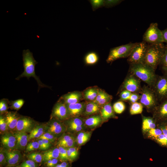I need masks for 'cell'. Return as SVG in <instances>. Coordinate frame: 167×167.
<instances>
[{
    "label": "cell",
    "instance_id": "ac0fdd59",
    "mask_svg": "<svg viewBox=\"0 0 167 167\" xmlns=\"http://www.w3.org/2000/svg\"><path fill=\"white\" fill-rule=\"evenodd\" d=\"M112 98L111 95L103 90L99 89L97 96L93 101L100 106L102 107L105 104L111 102Z\"/></svg>",
    "mask_w": 167,
    "mask_h": 167
},
{
    "label": "cell",
    "instance_id": "9f6ffc18",
    "mask_svg": "<svg viewBox=\"0 0 167 167\" xmlns=\"http://www.w3.org/2000/svg\"><path fill=\"white\" fill-rule=\"evenodd\" d=\"M48 149L51 146V143L48 140L45 139H41Z\"/></svg>",
    "mask_w": 167,
    "mask_h": 167
},
{
    "label": "cell",
    "instance_id": "c3c4849f",
    "mask_svg": "<svg viewBox=\"0 0 167 167\" xmlns=\"http://www.w3.org/2000/svg\"><path fill=\"white\" fill-rule=\"evenodd\" d=\"M24 101L22 99H19L13 102L12 105L13 108L15 109L18 110L23 106Z\"/></svg>",
    "mask_w": 167,
    "mask_h": 167
},
{
    "label": "cell",
    "instance_id": "6da1fadb",
    "mask_svg": "<svg viewBox=\"0 0 167 167\" xmlns=\"http://www.w3.org/2000/svg\"><path fill=\"white\" fill-rule=\"evenodd\" d=\"M155 71L144 63L130 65L128 73L132 74L152 88L157 75Z\"/></svg>",
    "mask_w": 167,
    "mask_h": 167
},
{
    "label": "cell",
    "instance_id": "b9f144b4",
    "mask_svg": "<svg viewBox=\"0 0 167 167\" xmlns=\"http://www.w3.org/2000/svg\"><path fill=\"white\" fill-rule=\"evenodd\" d=\"M156 142L162 146H167V137L163 133L155 139Z\"/></svg>",
    "mask_w": 167,
    "mask_h": 167
},
{
    "label": "cell",
    "instance_id": "f6af8a7d",
    "mask_svg": "<svg viewBox=\"0 0 167 167\" xmlns=\"http://www.w3.org/2000/svg\"><path fill=\"white\" fill-rule=\"evenodd\" d=\"M8 129V126L5 118L1 116L0 117V130L1 132H6Z\"/></svg>",
    "mask_w": 167,
    "mask_h": 167
},
{
    "label": "cell",
    "instance_id": "60d3db41",
    "mask_svg": "<svg viewBox=\"0 0 167 167\" xmlns=\"http://www.w3.org/2000/svg\"><path fill=\"white\" fill-rule=\"evenodd\" d=\"M123 0H105L104 6L109 8L115 6L122 2Z\"/></svg>",
    "mask_w": 167,
    "mask_h": 167
},
{
    "label": "cell",
    "instance_id": "3957f363",
    "mask_svg": "<svg viewBox=\"0 0 167 167\" xmlns=\"http://www.w3.org/2000/svg\"><path fill=\"white\" fill-rule=\"evenodd\" d=\"M23 57L24 71L20 76L26 77L28 78L30 77H33L36 80L39 86L45 87L35 74V66L37 62L34 58L32 53L29 49L24 50L23 52Z\"/></svg>",
    "mask_w": 167,
    "mask_h": 167
},
{
    "label": "cell",
    "instance_id": "d6986e66",
    "mask_svg": "<svg viewBox=\"0 0 167 167\" xmlns=\"http://www.w3.org/2000/svg\"><path fill=\"white\" fill-rule=\"evenodd\" d=\"M57 143L59 146L66 148L73 147L75 143V139L71 135H64L60 138Z\"/></svg>",
    "mask_w": 167,
    "mask_h": 167
},
{
    "label": "cell",
    "instance_id": "5bb4252c",
    "mask_svg": "<svg viewBox=\"0 0 167 167\" xmlns=\"http://www.w3.org/2000/svg\"><path fill=\"white\" fill-rule=\"evenodd\" d=\"M34 122L31 119L28 118H19L16 127L17 131L27 132H30L33 128Z\"/></svg>",
    "mask_w": 167,
    "mask_h": 167
},
{
    "label": "cell",
    "instance_id": "d6a6232c",
    "mask_svg": "<svg viewBox=\"0 0 167 167\" xmlns=\"http://www.w3.org/2000/svg\"><path fill=\"white\" fill-rule=\"evenodd\" d=\"M159 65L165 75H167V46L166 45L165 50Z\"/></svg>",
    "mask_w": 167,
    "mask_h": 167
},
{
    "label": "cell",
    "instance_id": "ffe728a7",
    "mask_svg": "<svg viewBox=\"0 0 167 167\" xmlns=\"http://www.w3.org/2000/svg\"><path fill=\"white\" fill-rule=\"evenodd\" d=\"M114 112L111 102L106 104L102 106L101 109V117L104 120H107L110 118H115L116 116Z\"/></svg>",
    "mask_w": 167,
    "mask_h": 167
},
{
    "label": "cell",
    "instance_id": "7dc6e473",
    "mask_svg": "<svg viewBox=\"0 0 167 167\" xmlns=\"http://www.w3.org/2000/svg\"><path fill=\"white\" fill-rule=\"evenodd\" d=\"M140 95L139 93H132L129 100V102L131 104H132L136 102L139 100L140 98Z\"/></svg>",
    "mask_w": 167,
    "mask_h": 167
},
{
    "label": "cell",
    "instance_id": "4dcf8cb0",
    "mask_svg": "<svg viewBox=\"0 0 167 167\" xmlns=\"http://www.w3.org/2000/svg\"><path fill=\"white\" fill-rule=\"evenodd\" d=\"M91 134L90 132H80L76 138L78 144L81 145L86 143L90 138Z\"/></svg>",
    "mask_w": 167,
    "mask_h": 167
},
{
    "label": "cell",
    "instance_id": "52a82bcc",
    "mask_svg": "<svg viewBox=\"0 0 167 167\" xmlns=\"http://www.w3.org/2000/svg\"><path fill=\"white\" fill-rule=\"evenodd\" d=\"M143 40L148 45L164 43L161 30L157 23L150 24L143 36Z\"/></svg>",
    "mask_w": 167,
    "mask_h": 167
},
{
    "label": "cell",
    "instance_id": "5b68a950",
    "mask_svg": "<svg viewBox=\"0 0 167 167\" xmlns=\"http://www.w3.org/2000/svg\"><path fill=\"white\" fill-rule=\"evenodd\" d=\"M137 43L130 42L111 48L106 60V62L109 63L118 59L128 58Z\"/></svg>",
    "mask_w": 167,
    "mask_h": 167
},
{
    "label": "cell",
    "instance_id": "d4e9b609",
    "mask_svg": "<svg viewBox=\"0 0 167 167\" xmlns=\"http://www.w3.org/2000/svg\"><path fill=\"white\" fill-rule=\"evenodd\" d=\"M100 106L93 101L88 102L85 107L84 113L87 115L93 114L98 113Z\"/></svg>",
    "mask_w": 167,
    "mask_h": 167
},
{
    "label": "cell",
    "instance_id": "9a60e30c",
    "mask_svg": "<svg viewBox=\"0 0 167 167\" xmlns=\"http://www.w3.org/2000/svg\"><path fill=\"white\" fill-rule=\"evenodd\" d=\"M53 113L54 116L60 120L66 119L69 116L67 106L61 103L56 104L54 108Z\"/></svg>",
    "mask_w": 167,
    "mask_h": 167
},
{
    "label": "cell",
    "instance_id": "7402d4cb",
    "mask_svg": "<svg viewBox=\"0 0 167 167\" xmlns=\"http://www.w3.org/2000/svg\"><path fill=\"white\" fill-rule=\"evenodd\" d=\"M68 124L70 129L76 132L82 130L84 128V122L83 120L77 117L70 120Z\"/></svg>",
    "mask_w": 167,
    "mask_h": 167
},
{
    "label": "cell",
    "instance_id": "d590c367",
    "mask_svg": "<svg viewBox=\"0 0 167 167\" xmlns=\"http://www.w3.org/2000/svg\"><path fill=\"white\" fill-rule=\"evenodd\" d=\"M88 1L90 3L93 11L104 6L105 0H90Z\"/></svg>",
    "mask_w": 167,
    "mask_h": 167
},
{
    "label": "cell",
    "instance_id": "4316f807",
    "mask_svg": "<svg viewBox=\"0 0 167 167\" xmlns=\"http://www.w3.org/2000/svg\"><path fill=\"white\" fill-rule=\"evenodd\" d=\"M45 129L42 125H38L34 127L30 132L29 139L39 138L44 133Z\"/></svg>",
    "mask_w": 167,
    "mask_h": 167
},
{
    "label": "cell",
    "instance_id": "ab89813d",
    "mask_svg": "<svg viewBox=\"0 0 167 167\" xmlns=\"http://www.w3.org/2000/svg\"><path fill=\"white\" fill-rule=\"evenodd\" d=\"M54 135L48 132L44 133L41 136L38 138V139H45L48 140L50 143L54 142L56 139Z\"/></svg>",
    "mask_w": 167,
    "mask_h": 167
},
{
    "label": "cell",
    "instance_id": "836d02e7",
    "mask_svg": "<svg viewBox=\"0 0 167 167\" xmlns=\"http://www.w3.org/2000/svg\"><path fill=\"white\" fill-rule=\"evenodd\" d=\"M28 159L31 160L36 163H40L43 161V156L38 152H32L27 155Z\"/></svg>",
    "mask_w": 167,
    "mask_h": 167
},
{
    "label": "cell",
    "instance_id": "603a6c76",
    "mask_svg": "<svg viewBox=\"0 0 167 167\" xmlns=\"http://www.w3.org/2000/svg\"><path fill=\"white\" fill-rule=\"evenodd\" d=\"M43 161L46 162L54 158H58L59 156L58 148H54L44 152L42 154Z\"/></svg>",
    "mask_w": 167,
    "mask_h": 167
},
{
    "label": "cell",
    "instance_id": "e575fe53",
    "mask_svg": "<svg viewBox=\"0 0 167 167\" xmlns=\"http://www.w3.org/2000/svg\"><path fill=\"white\" fill-rule=\"evenodd\" d=\"M115 112L118 114L122 113L125 109V105L122 101H119L115 103L113 106Z\"/></svg>",
    "mask_w": 167,
    "mask_h": 167
},
{
    "label": "cell",
    "instance_id": "e0dca14e",
    "mask_svg": "<svg viewBox=\"0 0 167 167\" xmlns=\"http://www.w3.org/2000/svg\"><path fill=\"white\" fill-rule=\"evenodd\" d=\"M69 116L76 117L81 114L85 109V105L83 103H77L67 104Z\"/></svg>",
    "mask_w": 167,
    "mask_h": 167
},
{
    "label": "cell",
    "instance_id": "f35d334b",
    "mask_svg": "<svg viewBox=\"0 0 167 167\" xmlns=\"http://www.w3.org/2000/svg\"><path fill=\"white\" fill-rule=\"evenodd\" d=\"M148 132L149 137L155 139L162 134L161 130L160 128H154L150 130Z\"/></svg>",
    "mask_w": 167,
    "mask_h": 167
},
{
    "label": "cell",
    "instance_id": "1f68e13d",
    "mask_svg": "<svg viewBox=\"0 0 167 167\" xmlns=\"http://www.w3.org/2000/svg\"><path fill=\"white\" fill-rule=\"evenodd\" d=\"M143 106L140 102H136L131 104L130 108V112L131 115L141 113L143 110Z\"/></svg>",
    "mask_w": 167,
    "mask_h": 167
},
{
    "label": "cell",
    "instance_id": "8fae6325",
    "mask_svg": "<svg viewBox=\"0 0 167 167\" xmlns=\"http://www.w3.org/2000/svg\"><path fill=\"white\" fill-rule=\"evenodd\" d=\"M8 166H15L21 161L22 155L19 150L14 149L11 151L4 150Z\"/></svg>",
    "mask_w": 167,
    "mask_h": 167
},
{
    "label": "cell",
    "instance_id": "7a4b0ae2",
    "mask_svg": "<svg viewBox=\"0 0 167 167\" xmlns=\"http://www.w3.org/2000/svg\"><path fill=\"white\" fill-rule=\"evenodd\" d=\"M165 48L164 43L148 44L143 63L155 71L159 65Z\"/></svg>",
    "mask_w": 167,
    "mask_h": 167
},
{
    "label": "cell",
    "instance_id": "680465c9",
    "mask_svg": "<svg viewBox=\"0 0 167 167\" xmlns=\"http://www.w3.org/2000/svg\"><path fill=\"white\" fill-rule=\"evenodd\" d=\"M8 167H20V166H8Z\"/></svg>",
    "mask_w": 167,
    "mask_h": 167
},
{
    "label": "cell",
    "instance_id": "ba28073f",
    "mask_svg": "<svg viewBox=\"0 0 167 167\" xmlns=\"http://www.w3.org/2000/svg\"><path fill=\"white\" fill-rule=\"evenodd\" d=\"M159 101L167 99V75L157 76L155 83L152 88Z\"/></svg>",
    "mask_w": 167,
    "mask_h": 167
},
{
    "label": "cell",
    "instance_id": "bcb514c9",
    "mask_svg": "<svg viewBox=\"0 0 167 167\" xmlns=\"http://www.w3.org/2000/svg\"><path fill=\"white\" fill-rule=\"evenodd\" d=\"M0 164L1 166H4L7 164V161L6 154L4 150L0 148Z\"/></svg>",
    "mask_w": 167,
    "mask_h": 167
},
{
    "label": "cell",
    "instance_id": "8d00e7d4",
    "mask_svg": "<svg viewBox=\"0 0 167 167\" xmlns=\"http://www.w3.org/2000/svg\"><path fill=\"white\" fill-rule=\"evenodd\" d=\"M58 148L59 151V158L60 160L63 162L70 161L67 154L66 148L59 146Z\"/></svg>",
    "mask_w": 167,
    "mask_h": 167
},
{
    "label": "cell",
    "instance_id": "11a10c76",
    "mask_svg": "<svg viewBox=\"0 0 167 167\" xmlns=\"http://www.w3.org/2000/svg\"><path fill=\"white\" fill-rule=\"evenodd\" d=\"M38 142L39 145V149L41 150H45L47 149V148L41 139L38 140Z\"/></svg>",
    "mask_w": 167,
    "mask_h": 167
},
{
    "label": "cell",
    "instance_id": "db71d44e",
    "mask_svg": "<svg viewBox=\"0 0 167 167\" xmlns=\"http://www.w3.org/2000/svg\"><path fill=\"white\" fill-rule=\"evenodd\" d=\"M163 43H166L167 46V28L164 30H161Z\"/></svg>",
    "mask_w": 167,
    "mask_h": 167
},
{
    "label": "cell",
    "instance_id": "4fadbf2b",
    "mask_svg": "<svg viewBox=\"0 0 167 167\" xmlns=\"http://www.w3.org/2000/svg\"><path fill=\"white\" fill-rule=\"evenodd\" d=\"M14 134L16 139L15 149H24L29 140V135L26 132L18 131H16Z\"/></svg>",
    "mask_w": 167,
    "mask_h": 167
},
{
    "label": "cell",
    "instance_id": "2e32d148",
    "mask_svg": "<svg viewBox=\"0 0 167 167\" xmlns=\"http://www.w3.org/2000/svg\"><path fill=\"white\" fill-rule=\"evenodd\" d=\"M45 128L47 132L55 135L63 133L66 129L64 125L61 122L57 120L51 122Z\"/></svg>",
    "mask_w": 167,
    "mask_h": 167
},
{
    "label": "cell",
    "instance_id": "44dd1931",
    "mask_svg": "<svg viewBox=\"0 0 167 167\" xmlns=\"http://www.w3.org/2000/svg\"><path fill=\"white\" fill-rule=\"evenodd\" d=\"M154 118L142 116V129L143 132H148L150 130L155 128L156 121Z\"/></svg>",
    "mask_w": 167,
    "mask_h": 167
},
{
    "label": "cell",
    "instance_id": "f1b7e54d",
    "mask_svg": "<svg viewBox=\"0 0 167 167\" xmlns=\"http://www.w3.org/2000/svg\"><path fill=\"white\" fill-rule=\"evenodd\" d=\"M99 89L96 88H89L84 93V98L87 100L94 101L96 99Z\"/></svg>",
    "mask_w": 167,
    "mask_h": 167
},
{
    "label": "cell",
    "instance_id": "9c48e42d",
    "mask_svg": "<svg viewBox=\"0 0 167 167\" xmlns=\"http://www.w3.org/2000/svg\"><path fill=\"white\" fill-rule=\"evenodd\" d=\"M122 91L126 90L131 93H140L142 87L140 79L128 73L122 85Z\"/></svg>",
    "mask_w": 167,
    "mask_h": 167
},
{
    "label": "cell",
    "instance_id": "7bdbcfd3",
    "mask_svg": "<svg viewBox=\"0 0 167 167\" xmlns=\"http://www.w3.org/2000/svg\"><path fill=\"white\" fill-rule=\"evenodd\" d=\"M131 93V92L126 90L122 91L120 94V101H128Z\"/></svg>",
    "mask_w": 167,
    "mask_h": 167
},
{
    "label": "cell",
    "instance_id": "91938a15",
    "mask_svg": "<svg viewBox=\"0 0 167 167\" xmlns=\"http://www.w3.org/2000/svg\"><path fill=\"white\" fill-rule=\"evenodd\" d=\"M166 124H167V123H166Z\"/></svg>",
    "mask_w": 167,
    "mask_h": 167
},
{
    "label": "cell",
    "instance_id": "30bf717a",
    "mask_svg": "<svg viewBox=\"0 0 167 167\" xmlns=\"http://www.w3.org/2000/svg\"><path fill=\"white\" fill-rule=\"evenodd\" d=\"M154 118L160 123H167V99L161 102L154 110Z\"/></svg>",
    "mask_w": 167,
    "mask_h": 167
},
{
    "label": "cell",
    "instance_id": "f5cc1de1",
    "mask_svg": "<svg viewBox=\"0 0 167 167\" xmlns=\"http://www.w3.org/2000/svg\"><path fill=\"white\" fill-rule=\"evenodd\" d=\"M7 109V105L4 101H1L0 102V111L1 113L5 112Z\"/></svg>",
    "mask_w": 167,
    "mask_h": 167
},
{
    "label": "cell",
    "instance_id": "6f0895ef",
    "mask_svg": "<svg viewBox=\"0 0 167 167\" xmlns=\"http://www.w3.org/2000/svg\"><path fill=\"white\" fill-rule=\"evenodd\" d=\"M68 165L66 161H63L61 164H57L54 167H68Z\"/></svg>",
    "mask_w": 167,
    "mask_h": 167
},
{
    "label": "cell",
    "instance_id": "f907efd6",
    "mask_svg": "<svg viewBox=\"0 0 167 167\" xmlns=\"http://www.w3.org/2000/svg\"><path fill=\"white\" fill-rule=\"evenodd\" d=\"M167 123H160L159 128L162 131V133L167 137Z\"/></svg>",
    "mask_w": 167,
    "mask_h": 167
},
{
    "label": "cell",
    "instance_id": "ee69618b",
    "mask_svg": "<svg viewBox=\"0 0 167 167\" xmlns=\"http://www.w3.org/2000/svg\"><path fill=\"white\" fill-rule=\"evenodd\" d=\"M20 167H37L36 163L30 159L23 161L19 166Z\"/></svg>",
    "mask_w": 167,
    "mask_h": 167
},
{
    "label": "cell",
    "instance_id": "8992f818",
    "mask_svg": "<svg viewBox=\"0 0 167 167\" xmlns=\"http://www.w3.org/2000/svg\"><path fill=\"white\" fill-rule=\"evenodd\" d=\"M148 44L143 41L137 43L131 54L127 58V62L130 65L143 63Z\"/></svg>",
    "mask_w": 167,
    "mask_h": 167
},
{
    "label": "cell",
    "instance_id": "484cf974",
    "mask_svg": "<svg viewBox=\"0 0 167 167\" xmlns=\"http://www.w3.org/2000/svg\"><path fill=\"white\" fill-rule=\"evenodd\" d=\"M82 96L81 93L74 92L66 95L64 97L65 102L67 104L79 102Z\"/></svg>",
    "mask_w": 167,
    "mask_h": 167
},
{
    "label": "cell",
    "instance_id": "681fc988",
    "mask_svg": "<svg viewBox=\"0 0 167 167\" xmlns=\"http://www.w3.org/2000/svg\"><path fill=\"white\" fill-rule=\"evenodd\" d=\"M58 161V158H54L49 160L46 162V165L47 167H54Z\"/></svg>",
    "mask_w": 167,
    "mask_h": 167
},
{
    "label": "cell",
    "instance_id": "816d5d0a",
    "mask_svg": "<svg viewBox=\"0 0 167 167\" xmlns=\"http://www.w3.org/2000/svg\"><path fill=\"white\" fill-rule=\"evenodd\" d=\"M70 151L71 154L75 159L77 156L78 154V149L76 147H72L67 148Z\"/></svg>",
    "mask_w": 167,
    "mask_h": 167
},
{
    "label": "cell",
    "instance_id": "f546056e",
    "mask_svg": "<svg viewBox=\"0 0 167 167\" xmlns=\"http://www.w3.org/2000/svg\"><path fill=\"white\" fill-rule=\"evenodd\" d=\"M98 56L95 52H91L88 53L84 58L85 63L88 65H92L96 64L98 60Z\"/></svg>",
    "mask_w": 167,
    "mask_h": 167
},
{
    "label": "cell",
    "instance_id": "7c38bea8",
    "mask_svg": "<svg viewBox=\"0 0 167 167\" xmlns=\"http://www.w3.org/2000/svg\"><path fill=\"white\" fill-rule=\"evenodd\" d=\"M1 142L4 147L8 150L15 149L16 139L14 134L6 133L1 137Z\"/></svg>",
    "mask_w": 167,
    "mask_h": 167
},
{
    "label": "cell",
    "instance_id": "74e56055",
    "mask_svg": "<svg viewBox=\"0 0 167 167\" xmlns=\"http://www.w3.org/2000/svg\"><path fill=\"white\" fill-rule=\"evenodd\" d=\"M39 145L38 141H33L28 143L26 146V151L29 152L39 149Z\"/></svg>",
    "mask_w": 167,
    "mask_h": 167
},
{
    "label": "cell",
    "instance_id": "83f0119b",
    "mask_svg": "<svg viewBox=\"0 0 167 167\" xmlns=\"http://www.w3.org/2000/svg\"><path fill=\"white\" fill-rule=\"evenodd\" d=\"M102 119L101 117L100 116H93L86 119L85 121V124L90 127H96L101 124Z\"/></svg>",
    "mask_w": 167,
    "mask_h": 167
},
{
    "label": "cell",
    "instance_id": "cb8c5ba5",
    "mask_svg": "<svg viewBox=\"0 0 167 167\" xmlns=\"http://www.w3.org/2000/svg\"><path fill=\"white\" fill-rule=\"evenodd\" d=\"M8 129L11 130L16 129L17 122L19 119L14 113H8L5 118Z\"/></svg>",
    "mask_w": 167,
    "mask_h": 167
},
{
    "label": "cell",
    "instance_id": "277c9868",
    "mask_svg": "<svg viewBox=\"0 0 167 167\" xmlns=\"http://www.w3.org/2000/svg\"><path fill=\"white\" fill-rule=\"evenodd\" d=\"M140 93L139 102L148 111H154L158 105L159 101L152 88L144 85Z\"/></svg>",
    "mask_w": 167,
    "mask_h": 167
}]
</instances>
